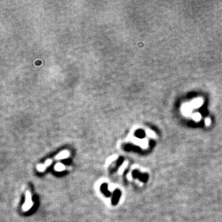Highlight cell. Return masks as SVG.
Segmentation results:
<instances>
[{
  "label": "cell",
  "instance_id": "1",
  "mask_svg": "<svg viewBox=\"0 0 222 222\" xmlns=\"http://www.w3.org/2000/svg\"><path fill=\"white\" fill-rule=\"evenodd\" d=\"M192 109L193 108H192L190 103H186L182 107V112L185 115H189L190 112H192Z\"/></svg>",
  "mask_w": 222,
  "mask_h": 222
},
{
  "label": "cell",
  "instance_id": "2",
  "mask_svg": "<svg viewBox=\"0 0 222 222\" xmlns=\"http://www.w3.org/2000/svg\"><path fill=\"white\" fill-rule=\"evenodd\" d=\"M190 104L193 109V108H198L203 104V100L201 98H195V99H193Z\"/></svg>",
  "mask_w": 222,
  "mask_h": 222
},
{
  "label": "cell",
  "instance_id": "3",
  "mask_svg": "<svg viewBox=\"0 0 222 222\" xmlns=\"http://www.w3.org/2000/svg\"><path fill=\"white\" fill-rule=\"evenodd\" d=\"M192 118H193L195 122H199L201 119V116L199 113H195L192 116Z\"/></svg>",
  "mask_w": 222,
  "mask_h": 222
},
{
  "label": "cell",
  "instance_id": "4",
  "mask_svg": "<svg viewBox=\"0 0 222 222\" xmlns=\"http://www.w3.org/2000/svg\"><path fill=\"white\" fill-rule=\"evenodd\" d=\"M205 124H206V125H207V126H209V125L211 124L210 119H209V118L206 119H205Z\"/></svg>",
  "mask_w": 222,
  "mask_h": 222
},
{
  "label": "cell",
  "instance_id": "5",
  "mask_svg": "<svg viewBox=\"0 0 222 222\" xmlns=\"http://www.w3.org/2000/svg\"><path fill=\"white\" fill-rule=\"evenodd\" d=\"M148 134L149 136H150V137H154L155 136V134L153 133L152 131H148Z\"/></svg>",
  "mask_w": 222,
  "mask_h": 222
},
{
  "label": "cell",
  "instance_id": "6",
  "mask_svg": "<svg viewBox=\"0 0 222 222\" xmlns=\"http://www.w3.org/2000/svg\"><path fill=\"white\" fill-rule=\"evenodd\" d=\"M56 166H57V167H59L58 168H57V170H63V169L64 168H63L64 166H63V165H62L61 164H58V165H56Z\"/></svg>",
  "mask_w": 222,
  "mask_h": 222
}]
</instances>
